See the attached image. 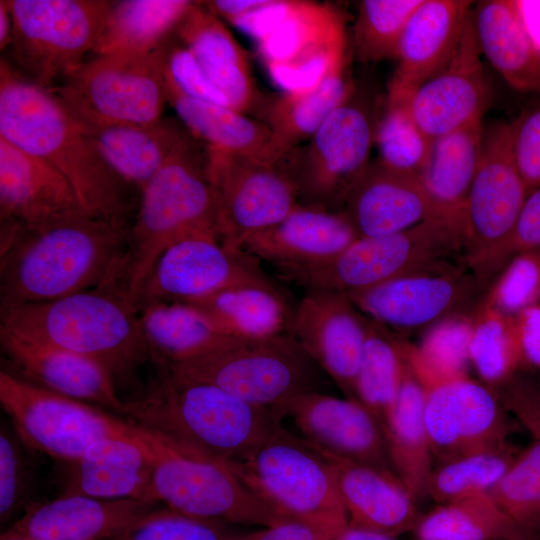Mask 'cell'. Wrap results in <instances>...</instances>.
Masks as SVG:
<instances>
[{"label":"cell","instance_id":"cell-36","mask_svg":"<svg viewBox=\"0 0 540 540\" xmlns=\"http://www.w3.org/2000/svg\"><path fill=\"white\" fill-rule=\"evenodd\" d=\"M166 101L188 132L207 147L247 157L278 161L281 155L271 129L227 106L181 95L165 86Z\"/></svg>","mask_w":540,"mask_h":540},{"label":"cell","instance_id":"cell-57","mask_svg":"<svg viewBox=\"0 0 540 540\" xmlns=\"http://www.w3.org/2000/svg\"><path fill=\"white\" fill-rule=\"evenodd\" d=\"M515 4L528 34L540 49V1L515 0Z\"/></svg>","mask_w":540,"mask_h":540},{"label":"cell","instance_id":"cell-52","mask_svg":"<svg viewBox=\"0 0 540 540\" xmlns=\"http://www.w3.org/2000/svg\"><path fill=\"white\" fill-rule=\"evenodd\" d=\"M164 75L165 86L183 96L232 108L193 54L180 42L169 39L166 43Z\"/></svg>","mask_w":540,"mask_h":540},{"label":"cell","instance_id":"cell-6","mask_svg":"<svg viewBox=\"0 0 540 540\" xmlns=\"http://www.w3.org/2000/svg\"><path fill=\"white\" fill-rule=\"evenodd\" d=\"M161 374L210 383L248 403L282 411L294 398L326 392L333 383L291 333L239 339Z\"/></svg>","mask_w":540,"mask_h":540},{"label":"cell","instance_id":"cell-40","mask_svg":"<svg viewBox=\"0 0 540 540\" xmlns=\"http://www.w3.org/2000/svg\"><path fill=\"white\" fill-rule=\"evenodd\" d=\"M415 540H535L489 493L438 504L420 516Z\"/></svg>","mask_w":540,"mask_h":540},{"label":"cell","instance_id":"cell-25","mask_svg":"<svg viewBox=\"0 0 540 540\" xmlns=\"http://www.w3.org/2000/svg\"><path fill=\"white\" fill-rule=\"evenodd\" d=\"M158 504L63 493L30 506L8 530L38 540H109L158 509Z\"/></svg>","mask_w":540,"mask_h":540},{"label":"cell","instance_id":"cell-9","mask_svg":"<svg viewBox=\"0 0 540 540\" xmlns=\"http://www.w3.org/2000/svg\"><path fill=\"white\" fill-rule=\"evenodd\" d=\"M145 431L154 463L150 501L186 515L237 526L264 528L289 519L261 500L228 463Z\"/></svg>","mask_w":540,"mask_h":540},{"label":"cell","instance_id":"cell-3","mask_svg":"<svg viewBox=\"0 0 540 540\" xmlns=\"http://www.w3.org/2000/svg\"><path fill=\"white\" fill-rule=\"evenodd\" d=\"M127 421L225 463L248 459L279 428L281 409L248 403L216 385L160 374L146 395L126 401Z\"/></svg>","mask_w":540,"mask_h":540},{"label":"cell","instance_id":"cell-12","mask_svg":"<svg viewBox=\"0 0 540 540\" xmlns=\"http://www.w3.org/2000/svg\"><path fill=\"white\" fill-rule=\"evenodd\" d=\"M0 403L12 428L34 451L63 463L79 458L90 446L109 437H133L138 426L102 409L0 371Z\"/></svg>","mask_w":540,"mask_h":540},{"label":"cell","instance_id":"cell-17","mask_svg":"<svg viewBox=\"0 0 540 540\" xmlns=\"http://www.w3.org/2000/svg\"><path fill=\"white\" fill-rule=\"evenodd\" d=\"M245 284L278 285L261 261L214 235L184 238L167 248L144 282L136 307L152 302L193 303Z\"/></svg>","mask_w":540,"mask_h":540},{"label":"cell","instance_id":"cell-34","mask_svg":"<svg viewBox=\"0 0 540 540\" xmlns=\"http://www.w3.org/2000/svg\"><path fill=\"white\" fill-rule=\"evenodd\" d=\"M424 398V387L404 355L402 380L383 434L393 471L417 501L426 497L434 468Z\"/></svg>","mask_w":540,"mask_h":540},{"label":"cell","instance_id":"cell-60","mask_svg":"<svg viewBox=\"0 0 540 540\" xmlns=\"http://www.w3.org/2000/svg\"><path fill=\"white\" fill-rule=\"evenodd\" d=\"M0 540H38V539L32 538L30 536L14 533L7 530L1 535Z\"/></svg>","mask_w":540,"mask_h":540},{"label":"cell","instance_id":"cell-21","mask_svg":"<svg viewBox=\"0 0 540 540\" xmlns=\"http://www.w3.org/2000/svg\"><path fill=\"white\" fill-rule=\"evenodd\" d=\"M283 411L306 440L325 452L393 471L383 431L357 399L311 392L291 400Z\"/></svg>","mask_w":540,"mask_h":540},{"label":"cell","instance_id":"cell-29","mask_svg":"<svg viewBox=\"0 0 540 540\" xmlns=\"http://www.w3.org/2000/svg\"><path fill=\"white\" fill-rule=\"evenodd\" d=\"M329 456L350 525L394 538L412 532L421 514L395 472Z\"/></svg>","mask_w":540,"mask_h":540},{"label":"cell","instance_id":"cell-39","mask_svg":"<svg viewBox=\"0 0 540 540\" xmlns=\"http://www.w3.org/2000/svg\"><path fill=\"white\" fill-rule=\"evenodd\" d=\"M482 122L434 138L418 176L431 198L447 212H464L482 152Z\"/></svg>","mask_w":540,"mask_h":540},{"label":"cell","instance_id":"cell-55","mask_svg":"<svg viewBox=\"0 0 540 540\" xmlns=\"http://www.w3.org/2000/svg\"><path fill=\"white\" fill-rule=\"evenodd\" d=\"M513 318L526 365L540 371V304L524 309Z\"/></svg>","mask_w":540,"mask_h":540},{"label":"cell","instance_id":"cell-10","mask_svg":"<svg viewBox=\"0 0 540 540\" xmlns=\"http://www.w3.org/2000/svg\"><path fill=\"white\" fill-rule=\"evenodd\" d=\"M10 47L23 77L44 89L72 76L93 52L113 1L5 0Z\"/></svg>","mask_w":540,"mask_h":540},{"label":"cell","instance_id":"cell-58","mask_svg":"<svg viewBox=\"0 0 540 540\" xmlns=\"http://www.w3.org/2000/svg\"><path fill=\"white\" fill-rule=\"evenodd\" d=\"M332 540H396V538L348 524L340 529Z\"/></svg>","mask_w":540,"mask_h":540},{"label":"cell","instance_id":"cell-43","mask_svg":"<svg viewBox=\"0 0 540 540\" xmlns=\"http://www.w3.org/2000/svg\"><path fill=\"white\" fill-rule=\"evenodd\" d=\"M520 451L507 441L438 463L429 477L426 496L442 504L489 493Z\"/></svg>","mask_w":540,"mask_h":540},{"label":"cell","instance_id":"cell-19","mask_svg":"<svg viewBox=\"0 0 540 540\" xmlns=\"http://www.w3.org/2000/svg\"><path fill=\"white\" fill-rule=\"evenodd\" d=\"M368 324L347 294L307 289L296 303L290 333L344 396L355 399Z\"/></svg>","mask_w":540,"mask_h":540},{"label":"cell","instance_id":"cell-26","mask_svg":"<svg viewBox=\"0 0 540 540\" xmlns=\"http://www.w3.org/2000/svg\"><path fill=\"white\" fill-rule=\"evenodd\" d=\"M138 428L133 437L99 440L79 458L64 463V493L150 501L153 454L145 429Z\"/></svg>","mask_w":540,"mask_h":540},{"label":"cell","instance_id":"cell-44","mask_svg":"<svg viewBox=\"0 0 540 540\" xmlns=\"http://www.w3.org/2000/svg\"><path fill=\"white\" fill-rule=\"evenodd\" d=\"M461 454L497 447L508 441L513 425L494 393L467 375L452 379Z\"/></svg>","mask_w":540,"mask_h":540},{"label":"cell","instance_id":"cell-51","mask_svg":"<svg viewBox=\"0 0 540 540\" xmlns=\"http://www.w3.org/2000/svg\"><path fill=\"white\" fill-rule=\"evenodd\" d=\"M27 447L14 429L1 424L0 519L8 521L26 502L31 483Z\"/></svg>","mask_w":540,"mask_h":540},{"label":"cell","instance_id":"cell-1","mask_svg":"<svg viewBox=\"0 0 540 540\" xmlns=\"http://www.w3.org/2000/svg\"><path fill=\"white\" fill-rule=\"evenodd\" d=\"M0 306L45 302L113 283L129 227L81 209L0 222Z\"/></svg>","mask_w":540,"mask_h":540},{"label":"cell","instance_id":"cell-37","mask_svg":"<svg viewBox=\"0 0 540 540\" xmlns=\"http://www.w3.org/2000/svg\"><path fill=\"white\" fill-rule=\"evenodd\" d=\"M349 58L334 67L308 92L286 94L263 102L261 121L271 129L281 155L305 144L325 119L354 92Z\"/></svg>","mask_w":540,"mask_h":540},{"label":"cell","instance_id":"cell-48","mask_svg":"<svg viewBox=\"0 0 540 540\" xmlns=\"http://www.w3.org/2000/svg\"><path fill=\"white\" fill-rule=\"evenodd\" d=\"M430 142L431 139L418 127L405 105L386 103L374 132L377 159L381 163L396 170L418 174Z\"/></svg>","mask_w":540,"mask_h":540},{"label":"cell","instance_id":"cell-46","mask_svg":"<svg viewBox=\"0 0 540 540\" xmlns=\"http://www.w3.org/2000/svg\"><path fill=\"white\" fill-rule=\"evenodd\" d=\"M422 0H363L353 26L356 59L374 63L395 58L404 29Z\"/></svg>","mask_w":540,"mask_h":540},{"label":"cell","instance_id":"cell-59","mask_svg":"<svg viewBox=\"0 0 540 540\" xmlns=\"http://www.w3.org/2000/svg\"><path fill=\"white\" fill-rule=\"evenodd\" d=\"M13 32V20L5 0L0 1V48L10 46Z\"/></svg>","mask_w":540,"mask_h":540},{"label":"cell","instance_id":"cell-13","mask_svg":"<svg viewBox=\"0 0 540 540\" xmlns=\"http://www.w3.org/2000/svg\"><path fill=\"white\" fill-rule=\"evenodd\" d=\"M376 122L355 88L305 144L287 153L299 205L342 212L370 161Z\"/></svg>","mask_w":540,"mask_h":540},{"label":"cell","instance_id":"cell-7","mask_svg":"<svg viewBox=\"0 0 540 540\" xmlns=\"http://www.w3.org/2000/svg\"><path fill=\"white\" fill-rule=\"evenodd\" d=\"M228 465L261 500L286 518L333 531L349 524L329 454L283 427L248 459Z\"/></svg>","mask_w":540,"mask_h":540},{"label":"cell","instance_id":"cell-41","mask_svg":"<svg viewBox=\"0 0 540 540\" xmlns=\"http://www.w3.org/2000/svg\"><path fill=\"white\" fill-rule=\"evenodd\" d=\"M469 361L491 391L508 383L527 366L513 315L484 302L478 305L473 314Z\"/></svg>","mask_w":540,"mask_h":540},{"label":"cell","instance_id":"cell-22","mask_svg":"<svg viewBox=\"0 0 540 540\" xmlns=\"http://www.w3.org/2000/svg\"><path fill=\"white\" fill-rule=\"evenodd\" d=\"M342 212L358 238L389 235L455 214L435 203L418 174L390 168L377 158L369 161L353 184Z\"/></svg>","mask_w":540,"mask_h":540},{"label":"cell","instance_id":"cell-45","mask_svg":"<svg viewBox=\"0 0 540 540\" xmlns=\"http://www.w3.org/2000/svg\"><path fill=\"white\" fill-rule=\"evenodd\" d=\"M472 327L473 315L458 314L428 328L419 346L402 342L418 378L444 380L467 375Z\"/></svg>","mask_w":540,"mask_h":540},{"label":"cell","instance_id":"cell-31","mask_svg":"<svg viewBox=\"0 0 540 540\" xmlns=\"http://www.w3.org/2000/svg\"><path fill=\"white\" fill-rule=\"evenodd\" d=\"M78 123L109 166L139 192L190 135L171 117L148 124Z\"/></svg>","mask_w":540,"mask_h":540},{"label":"cell","instance_id":"cell-27","mask_svg":"<svg viewBox=\"0 0 540 540\" xmlns=\"http://www.w3.org/2000/svg\"><path fill=\"white\" fill-rule=\"evenodd\" d=\"M174 35L193 54L233 109L244 114L259 111L264 101L244 49L201 1H193Z\"/></svg>","mask_w":540,"mask_h":540},{"label":"cell","instance_id":"cell-14","mask_svg":"<svg viewBox=\"0 0 540 540\" xmlns=\"http://www.w3.org/2000/svg\"><path fill=\"white\" fill-rule=\"evenodd\" d=\"M528 194L512 155L508 122L484 128L479 166L464 204L465 258L481 278L505 265Z\"/></svg>","mask_w":540,"mask_h":540},{"label":"cell","instance_id":"cell-54","mask_svg":"<svg viewBox=\"0 0 540 540\" xmlns=\"http://www.w3.org/2000/svg\"><path fill=\"white\" fill-rule=\"evenodd\" d=\"M540 248V187L530 192L506 252V263L516 254ZM505 263V264H506Z\"/></svg>","mask_w":540,"mask_h":540},{"label":"cell","instance_id":"cell-32","mask_svg":"<svg viewBox=\"0 0 540 540\" xmlns=\"http://www.w3.org/2000/svg\"><path fill=\"white\" fill-rule=\"evenodd\" d=\"M481 54L512 88L540 95V49L528 34L515 0H484L472 10Z\"/></svg>","mask_w":540,"mask_h":540},{"label":"cell","instance_id":"cell-56","mask_svg":"<svg viewBox=\"0 0 540 540\" xmlns=\"http://www.w3.org/2000/svg\"><path fill=\"white\" fill-rule=\"evenodd\" d=\"M338 531L296 519L255 530L251 540H332Z\"/></svg>","mask_w":540,"mask_h":540},{"label":"cell","instance_id":"cell-4","mask_svg":"<svg viewBox=\"0 0 540 540\" xmlns=\"http://www.w3.org/2000/svg\"><path fill=\"white\" fill-rule=\"evenodd\" d=\"M204 234L219 237L216 201L206 147L190 134L141 189L114 284L136 307L162 253L184 238Z\"/></svg>","mask_w":540,"mask_h":540},{"label":"cell","instance_id":"cell-33","mask_svg":"<svg viewBox=\"0 0 540 540\" xmlns=\"http://www.w3.org/2000/svg\"><path fill=\"white\" fill-rule=\"evenodd\" d=\"M151 360L160 371L201 357L239 340L221 331L197 307L152 302L139 309Z\"/></svg>","mask_w":540,"mask_h":540},{"label":"cell","instance_id":"cell-23","mask_svg":"<svg viewBox=\"0 0 540 540\" xmlns=\"http://www.w3.org/2000/svg\"><path fill=\"white\" fill-rule=\"evenodd\" d=\"M0 346L16 375L55 393L122 414L126 401L112 375L75 352L0 326Z\"/></svg>","mask_w":540,"mask_h":540},{"label":"cell","instance_id":"cell-30","mask_svg":"<svg viewBox=\"0 0 540 540\" xmlns=\"http://www.w3.org/2000/svg\"><path fill=\"white\" fill-rule=\"evenodd\" d=\"M77 209L58 170L0 136V222L33 223Z\"/></svg>","mask_w":540,"mask_h":540},{"label":"cell","instance_id":"cell-38","mask_svg":"<svg viewBox=\"0 0 540 540\" xmlns=\"http://www.w3.org/2000/svg\"><path fill=\"white\" fill-rule=\"evenodd\" d=\"M193 1H113L93 53L139 55L164 46Z\"/></svg>","mask_w":540,"mask_h":540},{"label":"cell","instance_id":"cell-35","mask_svg":"<svg viewBox=\"0 0 540 540\" xmlns=\"http://www.w3.org/2000/svg\"><path fill=\"white\" fill-rule=\"evenodd\" d=\"M190 304L225 334L244 340L290 333L296 307L280 284L235 286Z\"/></svg>","mask_w":540,"mask_h":540},{"label":"cell","instance_id":"cell-50","mask_svg":"<svg viewBox=\"0 0 540 540\" xmlns=\"http://www.w3.org/2000/svg\"><path fill=\"white\" fill-rule=\"evenodd\" d=\"M483 302L508 315L540 304V248L514 255Z\"/></svg>","mask_w":540,"mask_h":540},{"label":"cell","instance_id":"cell-2","mask_svg":"<svg viewBox=\"0 0 540 540\" xmlns=\"http://www.w3.org/2000/svg\"><path fill=\"white\" fill-rule=\"evenodd\" d=\"M0 136L58 170L85 213L130 226L140 197L135 192L139 191L109 166L52 91L27 80L3 58Z\"/></svg>","mask_w":540,"mask_h":540},{"label":"cell","instance_id":"cell-5","mask_svg":"<svg viewBox=\"0 0 540 540\" xmlns=\"http://www.w3.org/2000/svg\"><path fill=\"white\" fill-rule=\"evenodd\" d=\"M0 326L99 363L117 386L151 360L139 311L114 284L45 302L0 306Z\"/></svg>","mask_w":540,"mask_h":540},{"label":"cell","instance_id":"cell-16","mask_svg":"<svg viewBox=\"0 0 540 540\" xmlns=\"http://www.w3.org/2000/svg\"><path fill=\"white\" fill-rule=\"evenodd\" d=\"M255 43L270 79L286 94L313 90L349 58L345 20L329 3L288 0L278 24Z\"/></svg>","mask_w":540,"mask_h":540},{"label":"cell","instance_id":"cell-20","mask_svg":"<svg viewBox=\"0 0 540 540\" xmlns=\"http://www.w3.org/2000/svg\"><path fill=\"white\" fill-rule=\"evenodd\" d=\"M481 56L470 14L449 63L403 103L429 139L482 122L490 89Z\"/></svg>","mask_w":540,"mask_h":540},{"label":"cell","instance_id":"cell-15","mask_svg":"<svg viewBox=\"0 0 540 540\" xmlns=\"http://www.w3.org/2000/svg\"><path fill=\"white\" fill-rule=\"evenodd\" d=\"M205 147L223 244L242 248L250 236L278 223L299 205L287 154L265 161Z\"/></svg>","mask_w":540,"mask_h":540},{"label":"cell","instance_id":"cell-53","mask_svg":"<svg viewBox=\"0 0 540 540\" xmlns=\"http://www.w3.org/2000/svg\"><path fill=\"white\" fill-rule=\"evenodd\" d=\"M512 155L528 192L540 187V95L508 122Z\"/></svg>","mask_w":540,"mask_h":540},{"label":"cell","instance_id":"cell-61","mask_svg":"<svg viewBox=\"0 0 540 540\" xmlns=\"http://www.w3.org/2000/svg\"><path fill=\"white\" fill-rule=\"evenodd\" d=\"M538 540H540V538Z\"/></svg>","mask_w":540,"mask_h":540},{"label":"cell","instance_id":"cell-28","mask_svg":"<svg viewBox=\"0 0 540 540\" xmlns=\"http://www.w3.org/2000/svg\"><path fill=\"white\" fill-rule=\"evenodd\" d=\"M357 238L343 212L298 205L278 223L250 236L242 248L279 268L328 259Z\"/></svg>","mask_w":540,"mask_h":540},{"label":"cell","instance_id":"cell-18","mask_svg":"<svg viewBox=\"0 0 540 540\" xmlns=\"http://www.w3.org/2000/svg\"><path fill=\"white\" fill-rule=\"evenodd\" d=\"M483 280L474 270L448 261L347 296L374 323L387 330L407 331L465 314L462 309L475 300Z\"/></svg>","mask_w":540,"mask_h":540},{"label":"cell","instance_id":"cell-8","mask_svg":"<svg viewBox=\"0 0 540 540\" xmlns=\"http://www.w3.org/2000/svg\"><path fill=\"white\" fill-rule=\"evenodd\" d=\"M460 248L456 224L433 217L401 232L357 238L338 254L318 262L279 267L278 276L304 290L350 294L454 257Z\"/></svg>","mask_w":540,"mask_h":540},{"label":"cell","instance_id":"cell-24","mask_svg":"<svg viewBox=\"0 0 540 540\" xmlns=\"http://www.w3.org/2000/svg\"><path fill=\"white\" fill-rule=\"evenodd\" d=\"M471 11L468 0H422L399 42L387 103H405L421 84L449 63Z\"/></svg>","mask_w":540,"mask_h":540},{"label":"cell","instance_id":"cell-11","mask_svg":"<svg viewBox=\"0 0 540 540\" xmlns=\"http://www.w3.org/2000/svg\"><path fill=\"white\" fill-rule=\"evenodd\" d=\"M165 48L166 44L146 54L96 56L49 90L78 122H156L167 102Z\"/></svg>","mask_w":540,"mask_h":540},{"label":"cell","instance_id":"cell-42","mask_svg":"<svg viewBox=\"0 0 540 540\" xmlns=\"http://www.w3.org/2000/svg\"><path fill=\"white\" fill-rule=\"evenodd\" d=\"M404 369L402 342L369 320L355 382V399L374 416L382 431L395 403Z\"/></svg>","mask_w":540,"mask_h":540},{"label":"cell","instance_id":"cell-49","mask_svg":"<svg viewBox=\"0 0 540 540\" xmlns=\"http://www.w3.org/2000/svg\"><path fill=\"white\" fill-rule=\"evenodd\" d=\"M237 527L158 508L109 540H251L255 531Z\"/></svg>","mask_w":540,"mask_h":540},{"label":"cell","instance_id":"cell-47","mask_svg":"<svg viewBox=\"0 0 540 540\" xmlns=\"http://www.w3.org/2000/svg\"><path fill=\"white\" fill-rule=\"evenodd\" d=\"M489 494L523 531L540 538V438L520 451Z\"/></svg>","mask_w":540,"mask_h":540}]
</instances>
